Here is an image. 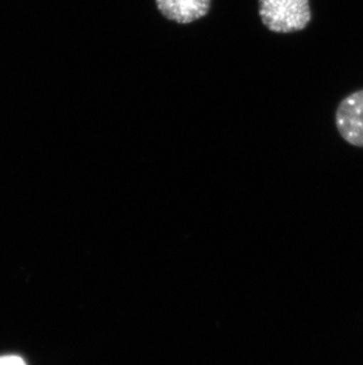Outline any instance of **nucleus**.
Returning <instances> with one entry per match:
<instances>
[{
    "instance_id": "f257e3e1",
    "label": "nucleus",
    "mask_w": 363,
    "mask_h": 365,
    "mask_svg": "<svg viewBox=\"0 0 363 365\" xmlns=\"http://www.w3.org/2000/svg\"><path fill=\"white\" fill-rule=\"evenodd\" d=\"M258 16L268 31L282 35L303 31L312 18L309 0H258Z\"/></svg>"
},
{
    "instance_id": "7ed1b4c3",
    "label": "nucleus",
    "mask_w": 363,
    "mask_h": 365,
    "mask_svg": "<svg viewBox=\"0 0 363 365\" xmlns=\"http://www.w3.org/2000/svg\"><path fill=\"white\" fill-rule=\"evenodd\" d=\"M159 14L176 24L188 25L206 17L211 0H154Z\"/></svg>"
},
{
    "instance_id": "20e7f679",
    "label": "nucleus",
    "mask_w": 363,
    "mask_h": 365,
    "mask_svg": "<svg viewBox=\"0 0 363 365\" xmlns=\"http://www.w3.org/2000/svg\"><path fill=\"white\" fill-rule=\"evenodd\" d=\"M0 365H26L21 356L7 355L0 356Z\"/></svg>"
},
{
    "instance_id": "f03ea898",
    "label": "nucleus",
    "mask_w": 363,
    "mask_h": 365,
    "mask_svg": "<svg viewBox=\"0 0 363 365\" xmlns=\"http://www.w3.org/2000/svg\"><path fill=\"white\" fill-rule=\"evenodd\" d=\"M335 125L348 145L363 148V89L344 97L336 108Z\"/></svg>"
}]
</instances>
